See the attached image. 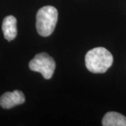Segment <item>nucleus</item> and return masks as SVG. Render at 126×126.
<instances>
[{"label":"nucleus","mask_w":126,"mask_h":126,"mask_svg":"<svg viewBox=\"0 0 126 126\" xmlns=\"http://www.w3.org/2000/svg\"><path fill=\"white\" fill-rule=\"evenodd\" d=\"M111 53L103 47H97L90 50L86 55L85 63L87 69L92 73L106 72L113 64Z\"/></svg>","instance_id":"obj_1"},{"label":"nucleus","mask_w":126,"mask_h":126,"mask_svg":"<svg viewBox=\"0 0 126 126\" xmlns=\"http://www.w3.org/2000/svg\"><path fill=\"white\" fill-rule=\"evenodd\" d=\"M58 10L52 6L41 8L36 14V27L39 34L42 36H50L54 31L58 22Z\"/></svg>","instance_id":"obj_2"},{"label":"nucleus","mask_w":126,"mask_h":126,"mask_svg":"<svg viewBox=\"0 0 126 126\" xmlns=\"http://www.w3.org/2000/svg\"><path fill=\"white\" fill-rule=\"evenodd\" d=\"M29 67L33 72L41 73L46 79H50L54 73L55 62L48 54L41 53L36 55L30 62Z\"/></svg>","instance_id":"obj_3"},{"label":"nucleus","mask_w":126,"mask_h":126,"mask_svg":"<svg viewBox=\"0 0 126 126\" xmlns=\"http://www.w3.org/2000/svg\"><path fill=\"white\" fill-rule=\"evenodd\" d=\"M25 101V97L23 92L16 90L13 92H6L0 97V106L3 109H9L22 104Z\"/></svg>","instance_id":"obj_4"},{"label":"nucleus","mask_w":126,"mask_h":126,"mask_svg":"<svg viewBox=\"0 0 126 126\" xmlns=\"http://www.w3.org/2000/svg\"><path fill=\"white\" fill-rule=\"evenodd\" d=\"M2 31L4 38L9 41L14 40L17 36V20L13 16L5 17L2 23Z\"/></svg>","instance_id":"obj_5"},{"label":"nucleus","mask_w":126,"mask_h":126,"mask_svg":"<svg viewBox=\"0 0 126 126\" xmlns=\"http://www.w3.org/2000/svg\"><path fill=\"white\" fill-rule=\"evenodd\" d=\"M104 126H126V117L114 111L107 112L102 119Z\"/></svg>","instance_id":"obj_6"}]
</instances>
